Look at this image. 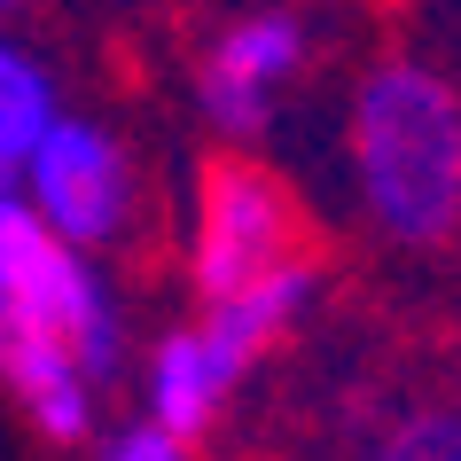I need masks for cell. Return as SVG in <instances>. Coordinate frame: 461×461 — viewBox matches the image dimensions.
<instances>
[{"instance_id": "1", "label": "cell", "mask_w": 461, "mask_h": 461, "mask_svg": "<svg viewBox=\"0 0 461 461\" xmlns=\"http://www.w3.org/2000/svg\"><path fill=\"white\" fill-rule=\"evenodd\" d=\"M352 188L399 250L461 235V86L422 55H384L352 86Z\"/></svg>"}, {"instance_id": "2", "label": "cell", "mask_w": 461, "mask_h": 461, "mask_svg": "<svg viewBox=\"0 0 461 461\" xmlns=\"http://www.w3.org/2000/svg\"><path fill=\"white\" fill-rule=\"evenodd\" d=\"M305 212L297 195L274 180L267 165L250 157H219L203 165V188H195V243H188V274L203 305H227V297L258 290L274 274L305 267Z\"/></svg>"}, {"instance_id": "3", "label": "cell", "mask_w": 461, "mask_h": 461, "mask_svg": "<svg viewBox=\"0 0 461 461\" xmlns=\"http://www.w3.org/2000/svg\"><path fill=\"white\" fill-rule=\"evenodd\" d=\"M24 203L40 212V227L63 250H86L95 258L125 227V212H133V165L110 141V125L55 118V133L32 149V165H24Z\"/></svg>"}, {"instance_id": "4", "label": "cell", "mask_w": 461, "mask_h": 461, "mask_svg": "<svg viewBox=\"0 0 461 461\" xmlns=\"http://www.w3.org/2000/svg\"><path fill=\"white\" fill-rule=\"evenodd\" d=\"M305 16H290V8H250V16H235V24L212 40V55H203V71H195V102H203V118L219 125V133H258V125L274 118V102H282V86H290L297 71H305Z\"/></svg>"}, {"instance_id": "5", "label": "cell", "mask_w": 461, "mask_h": 461, "mask_svg": "<svg viewBox=\"0 0 461 461\" xmlns=\"http://www.w3.org/2000/svg\"><path fill=\"white\" fill-rule=\"evenodd\" d=\"M243 375H250V352L227 337V329H212V321H180V329H165L157 352H149V375H141L149 414H141V422H157L165 438L195 446V438L227 414V399L243 391Z\"/></svg>"}, {"instance_id": "6", "label": "cell", "mask_w": 461, "mask_h": 461, "mask_svg": "<svg viewBox=\"0 0 461 461\" xmlns=\"http://www.w3.org/2000/svg\"><path fill=\"white\" fill-rule=\"evenodd\" d=\"M0 305H16L32 329H48V337L95 375V384H102V375H118L125 321H118V297H110V282H102V267L86 258V250H63V243H55V258L32 274L16 297H0Z\"/></svg>"}, {"instance_id": "7", "label": "cell", "mask_w": 461, "mask_h": 461, "mask_svg": "<svg viewBox=\"0 0 461 461\" xmlns=\"http://www.w3.org/2000/svg\"><path fill=\"white\" fill-rule=\"evenodd\" d=\"M0 391L32 414V430L48 446H86L95 438V375L48 337L32 329L16 305H0Z\"/></svg>"}, {"instance_id": "8", "label": "cell", "mask_w": 461, "mask_h": 461, "mask_svg": "<svg viewBox=\"0 0 461 461\" xmlns=\"http://www.w3.org/2000/svg\"><path fill=\"white\" fill-rule=\"evenodd\" d=\"M55 78L40 71V55H24L16 40H0V188H16L32 165V149L55 133Z\"/></svg>"}, {"instance_id": "9", "label": "cell", "mask_w": 461, "mask_h": 461, "mask_svg": "<svg viewBox=\"0 0 461 461\" xmlns=\"http://www.w3.org/2000/svg\"><path fill=\"white\" fill-rule=\"evenodd\" d=\"M367 461H461V399H430V407H407L375 438Z\"/></svg>"}, {"instance_id": "10", "label": "cell", "mask_w": 461, "mask_h": 461, "mask_svg": "<svg viewBox=\"0 0 461 461\" xmlns=\"http://www.w3.org/2000/svg\"><path fill=\"white\" fill-rule=\"evenodd\" d=\"M48 258H55V235L40 227V212L24 203V188H0V297H16Z\"/></svg>"}, {"instance_id": "11", "label": "cell", "mask_w": 461, "mask_h": 461, "mask_svg": "<svg viewBox=\"0 0 461 461\" xmlns=\"http://www.w3.org/2000/svg\"><path fill=\"white\" fill-rule=\"evenodd\" d=\"M102 461H188V446H180V438H165L157 422H125V430L102 446Z\"/></svg>"}, {"instance_id": "12", "label": "cell", "mask_w": 461, "mask_h": 461, "mask_svg": "<svg viewBox=\"0 0 461 461\" xmlns=\"http://www.w3.org/2000/svg\"><path fill=\"white\" fill-rule=\"evenodd\" d=\"M8 8H24V0H0V16H8Z\"/></svg>"}]
</instances>
